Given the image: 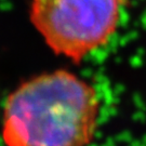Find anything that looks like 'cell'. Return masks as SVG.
<instances>
[{
	"mask_svg": "<svg viewBox=\"0 0 146 146\" xmlns=\"http://www.w3.org/2000/svg\"><path fill=\"white\" fill-rule=\"evenodd\" d=\"M91 84L66 69L38 75L8 96L3 108L5 146H88L100 117Z\"/></svg>",
	"mask_w": 146,
	"mask_h": 146,
	"instance_id": "cell-1",
	"label": "cell"
},
{
	"mask_svg": "<svg viewBox=\"0 0 146 146\" xmlns=\"http://www.w3.org/2000/svg\"><path fill=\"white\" fill-rule=\"evenodd\" d=\"M125 0H31V24L55 54L81 62L110 40Z\"/></svg>",
	"mask_w": 146,
	"mask_h": 146,
	"instance_id": "cell-2",
	"label": "cell"
}]
</instances>
